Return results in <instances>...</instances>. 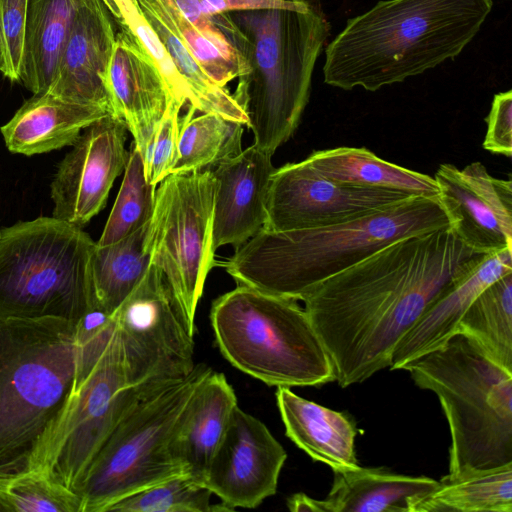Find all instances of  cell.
<instances>
[{
	"label": "cell",
	"mask_w": 512,
	"mask_h": 512,
	"mask_svg": "<svg viewBox=\"0 0 512 512\" xmlns=\"http://www.w3.org/2000/svg\"><path fill=\"white\" fill-rule=\"evenodd\" d=\"M486 254L450 227L396 240L326 279L302 301L342 388L389 368L430 303Z\"/></svg>",
	"instance_id": "obj_1"
},
{
	"label": "cell",
	"mask_w": 512,
	"mask_h": 512,
	"mask_svg": "<svg viewBox=\"0 0 512 512\" xmlns=\"http://www.w3.org/2000/svg\"><path fill=\"white\" fill-rule=\"evenodd\" d=\"M216 7L212 19L249 68L233 97L254 145L273 155L300 123L330 24L317 0H216Z\"/></svg>",
	"instance_id": "obj_2"
},
{
	"label": "cell",
	"mask_w": 512,
	"mask_h": 512,
	"mask_svg": "<svg viewBox=\"0 0 512 512\" xmlns=\"http://www.w3.org/2000/svg\"><path fill=\"white\" fill-rule=\"evenodd\" d=\"M493 0H385L351 18L327 45L324 82L377 91L457 57Z\"/></svg>",
	"instance_id": "obj_3"
},
{
	"label": "cell",
	"mask_w": 512,
	"mask_h": 512,
	"mask_svg": "<svg viewBox=\"0 0 512 512\" xmlns=\"http://www.w3.org/2000/svg\"><path fill=\"white\" fill-rule=\"evenodd\" d=\"M446 227L450 220L437 197L411 196L345 223L285 231L261 229L221 265L238 284L298 301L382 247Z\"/></svg>",
	"instance_id": "obj_4"
},
{
	"label": "cell",
	"mask_w": 512,
	"mask_h": 512,
	"mask_svg": "<svg viewBox=\"0 0 512 512\" xmlns=\"http://www.w3.org/2000/svg\"><path fill=\"white\" fill-rule=\"evenodd\" d=\"M76 323L0 316V474L26 471L75 378Z\"/></svg>",
	"instance_id": "obj_5"
},
{
	"label": "cell",
	"mask_w": 512,
	"mask_h": 512,
	"mask_svg": "<svg viewBox=\"0 0 512 512\" xmlns=\"http://www.w3.org/2000/svg\"><path fill=\"white\" fill-rule=\"evenodd\" d=\"M403 370L441 404L451 435L448 476L512 463V372L462 334Z\"/></svg>",
	"instance_id": "obj_6"
},
{
	"label": "cell",
	"mask_w": 512,
	"mask_h": 512,
	"mask_svg": "<svg viewBox=\"0 0 512 512\" xmlns=\"http://www.w3.org/2000/svg\"><path fill=\"white\" fill-rule=\"evenodd\" d=\"M210 320L222 355L269 386L336 380L333 363L297 300L238 284L214 300Z\"/></svg>",
	"instance_id": "obj_7"
},
{
	"label": "cell",
	"mask_w": 512,
	"mask_h": 512,
	"mask_svg": "<svg viewBox=\"0 0 512 512\" xmlns=\"http://www.w3.org/2000/svg\"><path fill=\"white\" fill-rule=\"evenodd\" d=\"M95 246L82 227L53 216L1 228L0 316L77 323L94 308Z\"/></svg>",
	"instance_id": "obj_8"
},
{
	"label": "cell",
	"mask_w": 512,
	"mask_h": 512,
	"mask_svg": "<svg viewBox=\"0 0 512 512\" xmlns=\"http://www.w3.org/2000/svg\"><path fill=\"white\" fill-rule=\"evenodd\" d=\"M211 368L197 364L186 377L141 394L110 433L77 494L81 512H107L118 500L184 474L171 452L177 422Z\"/></svg>",
	"instance_id": "obj_9"
},
{
	"label": "cell",
	"mask_w": 512,
	"mask_h": 512,
	"mask_svg": "<svg viewBox=\"0 0 512 512\" xmlns=\"http://www.w3.org/2000/svg\"><path fill=\"white\" fill-rule=\"evenodd\" d=\"M150 390L129 384L115 324L102 353L72 385L62 408L40 437L27 470L42 472L77 494L87 469L117 423L133 402Z\"/></svg>",
	"instance_id": "obj_10"
},
{
	"label": "cell",
	"mask_w": 512,
	"mask_h": 512,
	"mask_svg": "<svg viewBox=\"0 0 512 512\" xmlns=\"http://www.w3.org/2000/svg\"><path fill=\"white\" fill-rule=\"evenodd\" d=\"M212 170L170 174L159 183L145 251L164 274L190 327L214 266Z\"/></svg>",
	"instance_id": "obj_11"
},
{
	"label": "cell",
	"mask_w": 512,
	"mask_h": 512,
	"mask_svg": "<svg viewBox=\"0 0 512 512\" xmlns=\"http://www.w3.org/2000/svg\"><path fill=\"white\" fill-rule=\"evenodd\" d=\"M113 316L131 386L157 388L194 370L195 330L157 266L150 263Z\"/></svg>",
	"instance_id": "obj_12"
},
{
	"label": "cell",
	"mask_w": 512,
	"mask_h": 512,
	"mask_svg": "<svg viewBox=\"0 0 512 512\" xmlns=\"http://www.w3.org/2000/svg\"><path fill=\"white\" fill-rule=\"evenodd\" d=\"M411 196L415 195L334 182L304 159L287 163L272 174L263 229L285 231L345 223Z\"/></svg>",
	"instance_id": "obj_13"
},
{
	"label": "cell",
	"mask_w": 512,
	"mask_h": 512,
	"mask_svg": "<svg viewBox=\"0 0 512 512\" xmlns=\"http://www.w3.org/2000/svg\"><path fill=\"white\" fill-rule=\"evenodd\" d=\"M127 127L107 115L85 128L58 164L50 185L52 216L83 227L105 206L129 157Z\"/></svg>",
	"instance_id": "obj_14"
},
{
	"label": "cell",
	"mask_w": 512,
	"mask_h": 512,
	"mask_svg": "<svg viewBox=\"0 0 512 512\" xmlns=\"http://www.w3.org/2000/svg\"><path fill=\"white\" fill-rule=\"evenodd\" d=\"M286 458L265 424L236 406L204 484L232 510L255 508L276 493Z\"/></svg>",
	"instance_id": "obj_15"
},
{
	"label": "cell",
	"mask_w": 512,
	"mask_h": 512,
	"mask_svg": "<svg viewBox=\"0 0 512 512\" xmlns=\"http://www.w3.org/2000/svg\"><path fill=\"white\" fill-rule=\"evenodd\" d=\"M434 179L454 235L483 254L512 249V181L493 177L481 162L463 169L441 164Z\"/></svg>",
	"instance_id": "obj_16"
},
{
	"label": "cell",
	"mask_w": 512,
	"mask_h": 512,
	"mask_svg": "<svg viewBox=\"0 0 512 512\" xmlns=\"http://www.w3.org/2000/svg\"><path fill=\"white\" fill-rule=\"evenodd\" d=\"M116 31L102 0H81L56 77L47 92L113 115L107 72Z\"/></svg>",
	"instance_id": "obj_17"
},
{
	"label": "cell",
	"mask_w": 512,
	"mask_h": 512,
	"mask_svg": "<svg viewBox=\"0 0 512 512\" xmlns=\"http://www.w3.org/2000/svg\"><path fill=\"white\" fill-rule=\"evenodd\" d=\"M272 155L255 145L212 170L216 181L213 245L239 248L264 228L267 197L275 167Z\"/></svg>",
	"instance_id": "obj_18"
},
{
	"label": "cell",
	"mask_w": 512,
	"mask_h": 512,
	"mask_svg": "<svg viewBox=\"0 0 512 512\" xmlns=\"http://www.w3.org/2000/svg\"><path fill=\"white\" fill-rule=\"evenodd\" d=\"M113 116L120 118L142 152L168 102L159 69L137 38L118 28L107 72Z\"/></svg>",
	"instance_id": "obj_19"
},
{
	"label": "cell",
	"mask_w": 512,
	"mask_h": 512,
	"mask_svg": "<svg viewBox=\"0 0 512 512\" xmlns=\"http://www.w3.org/2000/svg\"><path fill=\"white\" fill-rule=\"evenodd\" d=\"M512 273V249L489 253L456 278L422 313L395 347L389 368L403 370L410 362L444 345L457 333L462 316L492 282Z\"/></svg>",
	"instance_id": "obj_20"
},
{
	"label": "cell",
	"mask_w": 512,
	"mask_h": 512,
	"mask_svg": "<svg viewBox=\"0 0 512 512\" xmlns=\"http://www.w3.org/2000/svg\"><path fill=\"white\" fill-rule=\"evenodd\" d=\"M236 406L235 391L224 374L211 369L191 396L171 439L172 455L184 474L204 484Z\"/></svg>",
	"instance_id": "obj_21"
},
{
	"label": "cell",
	"mask_w": 512,
	"mask_h": 512,
	"mask_svg": "<svg viewBox=\"0 0 512 512\" xmlns=\"http://www.w3.org/2000/svg\"><path fill=\"white\" fill-rule=\"evenodd\" d=\"M107 115L102 107L44 92L27 99L0 132L10 152L32 156L72 146L85 128Z\"/></svg>",
	"instance_id": "obj_22"
},
{
	"label": "cell",
	"mask_w": 512,
	"mask_h": 512,
	"mask_svg": "<svg viewBox=\"0 0 512 512\" xmlns=\"http://www.w3.org/2000/svg\"><path fill=\"white\" fill-rule=\"evenodd\" d=\"M277 406L286 435L314 461L333 472L360 468L355 452L357 428L352 418L277 387Z\"/></svg>",
	"instance_id": "obj_23"
},
{
	"label": "cell",
	"mask_w": 512,
	"mask_h": 512,
	"mask_svg": "<svg viewBox=\"0 0 512 512\" xmlns=\"http://www.w3.org/2000/svg\"><path fill=\"white\" fill-rule=\"evenodd\" d=\"M438 484L426 476H409L384 468L334 472L323 512H411L415 501Z\"/></svg>",
	"instance_id": "obj_24"
},
{
	"label": "cell",
	"mask_w": 512,
	"mask_h": 512,
	"mask_svg": "<svg viewBox=\"0 0 512 512\" xmlns=\"http://www.w3.org/2000/svg\"><path fill=\"white\" fill-rule=\"evenodd\" d=\"M81 0H28L20 82L33 94L53 83Z\"/></svg>",
	"instance_id": "obj_25"
},
{
	"label": "cell",
	"mask_w": 512,
	"mask_h": 512,
	"mask_svg": "<svg viewBox=\"0 0 512 512\" xmlns=\"http://www.w3.org/2000/svg\"><path fill=\"white\" fill-rule=\"evenodd\" d=\"M305 160L321 175L337 183L438 198L439 188L434 177L385 161L364 147L318 150Z\"/></svg>",
	"instance_id": "obj_26"
},
{
	"label": "cell",
	"mask_w": 512,
	"mask_h": 512,
	"mask_svg": "<svg viewBox=\"0 0 512 512\" xmlns=\"http://www.w3.org/2000/svg\"><path fill=\"white\" fill-rule=\"evenodd\" d=\"M165 51L185 81L190 105L200 113H214L247 125L248 118L227 88L215 84L185 45L167 0H136Z\"/></svg>",
	"instance_id": "obj_27"
},
{
	"label": "cell",
	"mask_w": 512,
	"mask_h": 512,
	"mask_svg": "<svg viewBox=\"0 0 512 512\" xmlns=\"http://www.w3.org/2000/svg\"><path fill=\"white\" fill-rule=\"evenodd\" d=\"M411 512H512V463L445 475Z\"/></svg>",
	"instance_id": "obj_28"
},
{
	"label": "cell",
	"mask_w": 512,
	"mask_h": 512,
	"mask_svg": "<svg viewBox=\"0 0 512 512\" xmlns=\"http://www.w3.org/2000/svg\"><path fill=\"white\" fill-rule=\"evenodd\" d=\"M147 226L112 244H96L92 256L94 307L113 314L142 280L150 266L145 251Z\"/></svg>",
	"instance_id": "obj_29"
},
{
	"label": "cell",
	"mask_w": 512,
	"mask_h": 512,
	"mask_svg": "<svg viewBox=\"0 0 512 512\" xmlns=\"http://www.w3.org/2000/svg\"><path fill=\"white\" fill-rule=\"evenodd\" d=\"M489 359L512 372V273L488 285L470 304L457 333Z\"/></svg>",
	"instance_id": "obj_30"
},
{
	"label": "cell",
	"mask_w": 512,
	"mask_h": 512,
	"mask_svg": "<svg viewBox=\"0 0 512 512\" xmlns=\"http://www.w3.org/2000/svg\"><path fill=\"white\" fill-rule=\"evenodd\" d=\"M188 106L179 119L178 156L171 174L211 170L242 151L244 125Z\"/></svg>",
	"instance_id": "obj_31"
},
{
	"label": "cell",
	"mask_w": 512,
	"mask_h": 512,
	"mask_svg": "<svg viewBox=\"0 0 512 512\" xmlns=\"http://www.w3.org/2000/svg\"><path fill=\"white\" fill-rule=\"evenodd\" d=\"M155 194L156 185L147 181L142 154L133 143L117 198L96 244L115 243L146 225L154 211Z\"/></svg>",
	"instance_id": "obj_32"
},
{
	"label": "cell",
	"mask_w": 512,
	"mask_h": 512,
	"mask_svg": "<svg viewBox=\"0 0 512 512\" xmlns=\"http://www.w3.org/2000/svg\"><path fill=\"white\" fill-rule=\"evenodd\" d=\"M211 496L206 485L179 474L118 500L107 512L233 511L223 503L212 505Z\"/></svg>",
	"instance_id": "obj_33"
},
{
	"label": "cell",
	"mask_w": 512,
	"mask_h": 512,
	"mask_svg": "<svg viewBox=\"0 0 512 512\" xmlns=\"http://www.w3.org/2000/svg\"><path fill=\"white\" fill-rule=\"evenodd\" d=\"M0 504L6 512H81L74 491L39 471L0 474Z\"/></svg>",
	"instance_id": "obj_34"
},
{
	"label": "cell",
	"mask_w": 512,
	"mask_h": 512,
	"mask_svg": "<svg viewBox=\"0 0 512 512\" xmlns=\"http://www.w3.org/2000/svg\"><path fill=\"white\" fill-rule=\"evenodd\" d=\"M179 106L170 101L141 152L147 181L157 185L171 174L178 156Z\"/></svg>",
	"instance_id": "obj_35"
},
{
	"label": "cell",
	"mask_w": 512,
	"mask_h": 512,
	"mask_svg": "<svg viewBox=\"0 0 512 512\" xmlns=\"http://www.w3.org/2000/svg\"><path fill=\"white\" fill-rule=\"evenodd\" d=\"M28 0H0L6 72L12 82L20 81Z\"/></svg>",
	"instance_id": "obj_36"
},
{
	"label": "cell",
	"mask_w": 512,
	"mask_h": 512,
	"mask_svg": "<svg viewBox=\"0 0 512 512\" xmlns=\"http://www.w3.org/2000/svg\"><path fill=\"white\" fill-rule=\"evenodd\" d=\"M487 130L483 148L506 157L512 155V91L494 95L486 119Z\"/></svg>",
	"instance_id": "obj_37"
},
{
	"label": "cell",
	"mask_w": 512,
	"mask_h": 512,
	"mask_svg": "<svg viewBox=\"0 0 512 512\" xmlns=\"http://www.w3.org/2000/svg\"><path fill=\"white\" fill-rule=\"evenodd\" d=\"M0 72L3 75L6 72L5 48H4V39H3L1 19H0Z\"/></svg>",
	"instance_id": "obj_38"
},
{
	"label": "cell",
	"mask_w": 512,
	"mask_h": 512,
	"mask_svg": "<svg viewBox=\"0 0 512 512\" xmlns=\"http://www.w3.org/2000/svg\"><path fill=\"white\" fill-rule=\"evenodd\" d=\"M0 512H6L5 508L0 504Z\"/></svg>",
	"instance_id": "obj_39"
}]
</instances>
